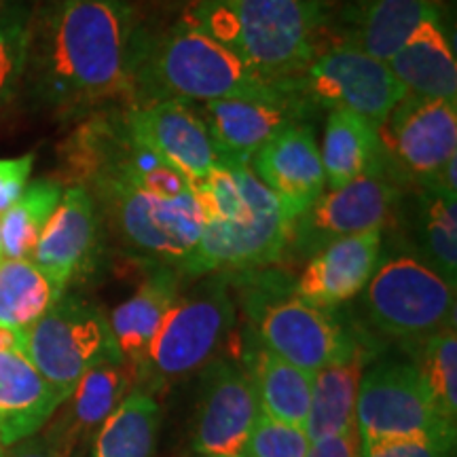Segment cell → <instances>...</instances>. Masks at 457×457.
<instances>
[{
	"label": "cell",
	"mask_w": 457,
	"mask_h": 457,
	"mask_svg": "<svg viewBox=\"0 0 457 457\" xmlns=\"http://www.w3.org/2000/svg\"><path fill=\"white\" fill-rule=\"evenodd\" d=\"M145 54L129 0H51L28 37L34 91L57 111L134 89Z\"/></svg>",
	"instance_id": "cell-1"
},
{
	"label": "cell",
	"mask_w": 457,
	"mask_h": 457,
	"mask_svg": "<svg viewBox=\"0 0 457 457\" xmlns=\"http://www.w3.org/2000/svg\"><path fill=\"white\" fill-rule=\"evenodd\" d=\"M136 85L151 98L146 104L162 100L295 102V87L261 77L193 20L180 21L157 43L145 45Z\"/></svg>",
	"instance_id": "cell-2"
},
{
	"label": "cell",
	"mask_w": 457,
	"mask_h": 457,
	"mask_svg": "<svg viewBox=\"0 0 457 457\" xmlns=\"http://www.w3.org/2000/svg\"><path fill=\"white\" fill-rule=\"evenodd\" d=\"M193 21L261 77L295 87L316 57L324 0H204Z\"/></svg>",
	"instance_id": "cell-3"
},
{
	"label": "cell",
	"mask_w": 457,
	"mask_h": 457,
	"mask_svg": "<svg viewBox=\"0 0 457 457\" xmlns=\"http://www.w3.org/2000/svg\"><path fill=\"white\" fill-rule=\"evenodd\" d=\"M89 182L98 188L129 248L182 271L195 253L205 222L195 191L179 197H159L112 174Z\"/></svg>",
	"instance_id": "cell-4"
},
{
	"label": "cell",
	"mask_w": 457,
	"mask_h": 457,
	"mask_svg": "<svg viewBox=\"0 0 457 457\" xmlns=\"http://www.w3.org/2000/svg\"><path fill=\"white\" fill-rule=\"evenodd\" d=\"M364 310L381 335L424 341L455 327V286L426 261L409 254L392 256L379 262L369 279Z\"/></svg>",
	"instance_id": "cell-5"
},
{
	"label": "cell",
	"mask_w": 457,
	"mask_h": 457,
	"mask_svg": "<svg viewBox=\"0 0 457 457\" xmlns=\"http://www.w3.org/2000/svg\"><path fill=\"white\" fill-rule=\"evenodd\" d=\"M24 353L64 398L87 370L123 360L108 318L94 303L72 295H62L43 318L24 330Z\"/></svg>",
	"instance_id": "cell-6"
},
{
	"label": "cell",
	"mask_w": 457,
	"mask_h": 457,
	"mask_svg": "<svg viewBox=\"0 0 457 457\" xmlns=\"http://www.w3.org/2000/svg\"><path fill=\"white\" fill-rule=\"evenodd\" d=\"M455 430L457 426L449 424L434 407L413 362L387 360L364 369L356 400L360 443L398 438L455 441Z\"/></svg>",
	"instance_id": "cell-7"
},
{
	"label": "cell",
	"mask_w": 457,
	"mask_h": 457,
	"mask_svg": "<svg viewBox=\"0 0 457 457\" xmlns=\"http://www.w3.org/2000/svg\"><path fill=\"white\" fill-rule=\"evenodd\" d=\"M233 318V301L222 278L176 299L151 343L140 384L145 379L155 384L182 379L208 367L231 330Z\"/></svg>",
	"instance_id": "cell-8"
},
{
	"label": "cell",
	"mask_w": 457,
	"mask_h": 457,
	"mask_svg": "<svg viewBox=\"0 0 457 457\" xmlns=\"http://www.w3.org/2000/svg\"><path fill=\"white\" fill-rule=\"evenodd\" d=\"M295 220L278 197L256 179L248 205L233 220H205L202 239L182 271L205 276L220 270H248L276 262L288 248Z\"/></svg>",
	"instance_id": "cell-9"
},
{
	"label": "cell",
	"mask_w": 457,
	"mask_h": 457,
	"mask_svg": "<svg viewBox=\"0 0 457 457\" xmlns=\"http://www.w3.org/2000/svg\"><path fill=\"white\" fill-rule=\"evenodd\" d=\"M296 79L303 94L316 104L356 112L375 128L407 96L390 66L347 43L313 57Z\"/></svg>",
	"instance_id": "cell-10"
},
{
	"label": "cell",
	"mask_w": 457,
	"mask_h": 457,
	"mask_svg": "<svg viewBox=\"0 0 457 457\" xmlns=\"http://www.w3.org/2000/svg\"><path fill=\"white\" fill-rule=\"evenodd\" d=\"M253 318L265 350L312 375L345 362L362 347L328 310L313 307L295 295L259 301Z\"/></svg>",
	"instance_id": "cell-11"
},
{
	"label": "cell",
	"mask_w": 457,
	"mask_h": 457,
	"mask_svg": "<svg viewBox=\"0 0 457 457\" xmlns=\"http://www.w3.org/2000/svg\"><path fill=\"white\" fill-rule=\"evenodd\" d=\"M377 131L381 148L424 187L457 162V102L404 96Z\"/></svg>",
	"instance_id": "cell-12"
},
{
	"label": "cell",
	"mask_w": 457,
	"mask_h": 457,
	"mask_svg": "<svg viewBox=\"0 0 457 457\" xmlns=\"http://www.w3.org/2000/svg\"><path fill=\"white\" fill-rule=\"evenodd\" d=\"M398 191L381 170L341 188H330L295 220L290 242L301 254H316L337 239L375 231L386 225Z\"/></svg>",
	"instance_id": "cell-13"
},
{
	"label": "cell",
	"mask_w": 457,
	"mask_h": 457,
	"mask_svg": "<svg viewBox=\"0 0 457 457\" xmlns=\"http://www.w3.org/2000/svg\"><path fill=\"white\" fill-rule=\"evenodd\" d=\"M259 415V398L245 369L216 360L204 373L191 449L199 457L242 455Z\"/></svg>",
	"instance_id": "cell-14"
},
{
	"label": "cell",
	"mask_w": 457,
	"mask_h": 457,
	"mask_svg": "<svg viewBox=\"0 0 457 457\" xmlns=\"http://www.w3.org/2000/svg\"><path fill=\"white\" fill-rule=\"evenodd\" d=\"M125 128L131 140L179 168L193 185L219 168L205 123L187 102L162 100L131 108Z\"/></svg>",
	"instance_id": "cell-15"
},
{
	"label": "cell",
	"mask_w": 457,
	"mask_h": 457,
	"mask_svg": "<svg viewBox=\"0 0 457 457\" xmlns=\"http://www.w3.org/2000/svg\"><path fill=\"white\" fill-rule=\"evenodd\" d=\"M250 165L293 220L305 214L327 188L320 145L305 123L286 125L256 153Z\"/></svg>",
	"instance_id": "cell-16"
},
{
	"label": "cell",
	"mask_w": 457,
	"mask_h": 457,
	"mask_svg": "<svg viewBox=\"0 0 457 457\" xmlns=\"http://www.w3.org/2000/svg\"><path fill=\"white\" fill-rule=\"evenodd\" d=\"M199 117L212 140L220 168H248L256 153L286 125L299 121L296 102L214 100L202 102Z\"/></svg>",
	"instance_id": "cell-17"
},
{
	"label": "cell",
	"mask_w": 457,
	"mask_h": 457,
	"mask_svg": "<svg viewBox=\"0 0 457 457\" xmlns=\"http://www.w3.org/2000/svg\"><path fill=\"white\" fill-rule=\"evenodd\" d=\"M381 228L337 239L310 259L293 295L320 310L347 303L367 288L379 265Z\"/></svg>",
	"instance_id": "cell-18"
},
{
	"label": "cell",
	"mask_w": 457,
	"mask_h": 457,
	"mask_svg": "<svg viewBox=\"0 0 457 457\" xmlns=\"http://www.w3.org/2000/svg\"><path fill=\"white\" fill-rule=\"evenodd\" d=\"M138 386V370L125 360H111L87 370L74 386L57 420L49 421L43 436L71 457L79 445L96 436L111 413Z\"/></svg>",
	"instance_id": "cell-19"
},
{
	"label": "cell",
	"mask_w": 457,
	"mask_h": 457,
	"mask_svg": "<svg viewBox=\"0 0 457 457\" xmlns=\"http://www.w3.org/2000/svg\"><path fill=\"white\" fill-rule=\"evenodd\" d=\"M96 237L98 216L94 197L85 187L72 185L66 188L47 227L43 228L30 261L66 293L71 279L94 254Z\"/></svg>",
	"instance_id": "cell-20"
},
{
	"label": "cell",
	"mask_w": 457,
	"mask_h": 457,
	"mask_svg": "<svg viewBox=\"0 0 457 457\" xmlns=\"http://www.w3.org/2000/svg\"><path fill=\"white\" fill-rule=\"evenodd\" d=\"M64 400L24 352H0V447L41 432Z\"/></svg>",
	"instance_id": "cell-21"
},
{
	"label": "cell",
	"mask_w": 457,
	"mask_h": 457,
	"mask_svg": "<svg viewBox=\"0 0 457 457\" xmlns=\"http://www.w3.org/2000/svg\"><path fill=\"white\" fill-rule=\"evenodd\" d=\"M387 66L407 96L457 102L455 47L441 13L428 17Z\"/></svg>",
	"instance_id": "cell-22"
},
{
	"label": "cell",
	"mask_w": 457,
	"mask_h": 457,
	"mask_svg": "<svg viewBox=\"0 0 457 457\" xmlns=\"http://www.w3.org/2000/svg\"><path fill=\"white\" fill-rule=\"evenodd\" d=\"M176 299H179V276L170 267H162L146 282H142L128 301L114 307L108 318L114 345L125 362L138 370V384L151 343Z\"/></svg>",
	"instance_id": "cell-23"
},
{
	"label": "cell",
	"mask_w": 457,
	"mask_h": 457,
	"mask_svg": "<svg viewBox=\"0 0 457 457\" xmlns=\"http://www.w3.org/2000/svg\"><path fill=\"white\" fill-rule=\"evenodd\" d=\"M327 185L341 188L381 170L379 131L370 121L350 111H330L320 145Z\"/></svg>",
	"instance_id": "cell-24"
},
{
	"label": "cell",
	"mask_w": 457,
	"mask_h": 457,
	"mask_svg": "<svg viewBox=\"0 0 457 457\" xmlns=\"http://www.w3.org/2000/svg\"><path fill=\"white\" fill-rule=\"evenodd\" d=\"M436 13H441L436 0H364L347 45L387 64L411 34Z\"/></svg>",
	"instance_id": "cell-25"
},
{
	"label": "cell",
	"mask_w": 457,
	"mask_h": 457,
	"mask_svg": "<svg viewBox=\"0 0 457 457\" xmlns=\"http://www.w3.org/2000/svg\"><path fill=\"white\" fill-rule=\"evenodd\" d=\"M370 353L360 347L350 360L313 373L310 413L305 432L310 441L335 436L356 428L358 387Z\"/></svg>",
	"instance_id": "cell-26"
},
{
	"label": "cell",
	"mask_w": 457,
	"mask_h": 457,
	"mask_svg": "<svg viewBox=\"0 0 457 457\" xmlns=\"http://www.w3.org/2000/svg\"><path fill=\"white\" fill-rule=\"evenodd\" d=\"M245 373L254 386L261 413L284 424L305 428L312 403V373L278 358L262 345L253 352Z\"/></svg>",
	"instance_id": "cell-27"
},
{
	"label": "cell",
	"mask_w": 457,
	"mask_h": 457,
	"mask_svg": "<svg viewBox=\"0 0 457 457\" xmlns=\"http://www.w3.org/2000/svg\"><path fill=\"white\" fill-rule=\"evenodd\" d=\"M162 411L155 396L134 390L94 436L91 457H157Z\"/></svg>",
	"instance_id": "cell-28"
},
{
	"label": "cell",
	"mask_w": 457,
	"mask_h": 457,
	"mask_svg": "<svg viewBox=\"0 0 457 457\" xmlns=\"http://www.w3.org/2000/svg\"><path fill=\"white\" fill-rule=\"evenodd\" d=\"M62 295L30 259L0 261V327L30 328Z\"/></svg>",
	"instance_id": "cell-29"
},
{
	"label": "cell",
	"mask_w": 457,
	"mask_h": 457,
	"mask_svg": "<svg viewBox=\"0 0 457 457\" xmlns=\"http://www.w3.org/2000/svg\"><path fill=\"white\" fill-rule=\"evenodd\" d=\"M64 188L57 180H34L24 188L15 204L0 214V250L3 259H30L47 227L51 214L55 212Z\"/></svg>",
	"instance_id": "cell-30"
},
{
	"label": "cell",
	"mask_w": 457,
	"mask_h": 457,
	"mask_svg": "<svg viewBox=\"0 0 457 457\" xmlns=\"http://www.w3.org/2000/svg\"><path fill=\"white\" fill-rule=\"evenodd\" d=\"M420 237L426 262L449 284H457V193L424 187L420 199Z\"/></svg>",
	"instance_id": "cell-31"
},
{
	"label": "cell",
	"mask_w": 457,
	"mask_h": 457,
	"mask_svg": "<svg viewBox=\"0 0 457 457\" xmlns=\"http://www.w3.org/2000/svg\"><path fill=\"white\" fill-rule=\"evenodd\" d=\"M424 379L434 407L449 424L457 426V335L455 327L428 337L420 360L413 362Z\"/></svg>",
	"instance_id": "cell-32"
},
{
	"label": "cell",
	"mask_w": 457,
	"mask_h": 457,
	"mask_svg": "<svg viewBox=\"0 0 457 457\" xmlns=\"http://www.w3.org/2000/svg\"><path fill=\"white\" fill-rule=\"evenodd\" d=\"M30 24L20 13L0 11V108L13 100L26 77Z\"/></svg>",
	"instance_id": "cell-33"
},
{
	"label": "cell",
	"mask_w": 457,
	"mask_h": 457,
	"mask_svg": "<svg viewBox=\"0 0 457 457\" xmlns=\"http://www.w3.org/2000/svg\"><path fill=\"white\" fill-rule=\"evenodd\" d=\"M305 428H296L261 413L242 451L244 457H305L310 451Z\"/></svg>",
	"instance_id": "cell-34"
},
{
	"label": "cell",
	"mask_w": 457,
	"mask_h": 457,
	"mask_svg": "<svg viewBox=\"0 0 457 457\" xmlns=\"http://www.w3.org/2000/svg\"><path fill=\"white\" fill-rule=\"evenodd\" d=\"M455 441L441 438H398V441L360 443L362 457H451Z\"/></svg>",
	"instance_id": "cell-35"
},
{
	"label": "cell",
	"mask_w": 457,
	"mask_h": 457,
	"mask_svg": "<svg viewBox=\"0 0 457 457\" xmlns=\"http://www.w3.org/2000/svg\"><path fill=\"white\" fill-rule=\"evenodd\" d=\"M34 153L21 157H0V214H4L15 199L24 193L30 180Z\"/></svg>",
	"instance_id": "cell-36"
},
{
	"label": "cell",
	"mask_w": 457,
	"mask_h": 457,
	"mask_svg": "<svg viewBox=\"0 0 457 457\" xmlns=\"http://www.w3.org/2000/svg\"><path fill=\"white\" fill-rule=\"evenodd\" d=\"M305 457H362L360 455V438L356 428L335 434V436L313 441Z\"/></svg>",
	"instance_id": "cell-37"
},
{
	"label": "cell",
	"mask_w": 457,
	"mask_h": 457,
	"mask_svg": "<svg viewBox=\"0 0 457 457\" xmlns=\"http://www.w3.org/2000/svg\"><path fill=\"white\" fill-rule=\"evenodd\" d=\"M4 457H68L64 451L57 447L55 443H51L49 438H45L43 434H34L30 438L11 445L7 447Z\"/></svg>",
	"instance_id": "cell-38"
},
{
	"label": "cell",
	"mask_w": 457,
	"mask_h": 457,
	"mask_svg": "<svg viewBox=\"0 0 457 457\" xmlns=\"http://www.w3.org/2000/svg\"><path fill=\"white\" fill-rule=\"evenodd\" d=\"M204 457H244V455H204Z\"/></svg>",
	"instance_id": "cell-39"
},
{
	"label": "cell",
	"mask_w": 457,
	"mask_h": 457,
	"mask_svg": "<svg viewBox=\"0 0 457 457\" xmlns=\"http://www.w3.org/2000/svg\"><path fill=\"white\" fill-rule=\"evenodd\" d=\"M3 7H4V0H0V11H3Z\"/></svg>",
	"instance_id": "cell-40"
},
{
	"label": "cell",
	"mask_w": 457,
	"mask_h": 457,
	"mask_svg": "<svg viewBox=\"0 0 457 457\" xmlns=\"http://www.w3.org/2000/svg\"><path fill=\"white\" fill-rule=\"evenodd\" d=\"M0 457H4V451H3V447H0Z\"/></svg>",
	"instance_id": "cell-41"
},
{
	"label": "cell",
	"mask_w": 457,
	"mask_h": 457,
	"mask_svg": "<svg viewBox=\"0 0 457 457\" xmlns=\"http://www.w3.org/2000/svg\"><path fill=\"white\" fill-rule=\"evenodd\" d=\"M0 256H3V250H0Z\"/></svg>",
	"instance_id": "cell-42"
},
{
	"label": "cell",
	"mask_w": 457,
	"mask_h": 457,
	"mask_svg": "<svg viewBox=\"0 0 457 457\" xmlns=\"http://www.w3.org/2000/svg\"><path fill=\"white\" fill-rule=\"evenodd\" d=\"M0 261H3V256H0Z\"/></svg>",
	"instance_id": "cell-43"
}]
</instances>
